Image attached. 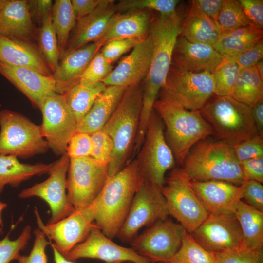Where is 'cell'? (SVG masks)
Returning a JSON list of instances; mask_svg holds the SVG:
<instances>
[{"label":"cell","mask_w":263,"mask_h":263,"mask_svg":"<svg viewBox=\"0 0 263 263\" xmlns=\"http://www.w3.org/2000/svg\"><path fill=\"white\" fill-rule=\"evenodd\" d=\"M182 19L176 12L152 19L149 34L153 51L150 67L142 89V105L136 141L141 143L153 111V105L165 84L171 66L174 46L181 31Z\"/></svg>","instance_id":"6da1fadb"},{"label":"cell","mask_w":263,"mask_h":263,"mask_svg":"<svg viewBox=\"0 0 263 263\" xmlns=\"http://www.w3.org/2000/svg\"><path fill=\"white\" fill-rule=\"evenodd\" d=\"M144 179L137 159L109 177L94 200L87 208L96 225L108 237H116L134 196Z\"/></svg>","instance_id":"7a4b0ae2"},{"label":"cell","mask_w":263,"mask_h":263,"mask_svg":"<svg viewBox=\"0 0 263 263\" xmlns=\"http://www.w3.org/2000/svg\"><path fill=\"white\" fill-rule=\"evenodd\" d=\"M142 89L127 87L114 112L101 130L112 139L113 151L108 164V176L120 171L134 151L142 105Z\"/></svg>","instance_id":"3957f363"},{"label":"cell","mask_w":263,"mask_h":263,"mask_svg":"<svg viewBox=\"0 0 263 263\" xmlns=\"http://www.w3.org/2000/svg\"><path fill=\"white\" fill-rule=\"evenodd\" d=\"M182 165V171L190 181L220 180L239 186L245 181L232 147L220 140L199 141Z\"/></svg>","instance_id":"277c9868"},{"label":"cell","mask_w":263,"mask_h":263,"mask_svg":"<svg viewBox=\"0 0 263 263\" xmlns=\"http://www.w3.org/2000/svg\"><path fill=\"white\" fill-rule=\"evenodd\" d=\"M153 110L163 122L166 140L178 164L182 165L195 144L214 134L200 110H187L161 99L155 101Z\"/></svg>","instance_id":"5b68a950"},{"label":"cell","mask_w":263,"mask_h":263,"mask_svg":"<svg viewBox=\"0 0 263 263\" xmlns=\"http://www.w3.org/2000/svg\"><path fill=\"white\" fill-rule=\"evenodd\" d=\"M200 111L219 140L232 147L258 134L251 108L231 95L209 99Z\"/></svg>","instance_id":"8992f818"},{"label":"cell","mask_w":263,"mask_h":263,"mask_svg":"<svg viewBox=\"0 0 263 263\" xmlns=\"http://www.w3.org/2000/svg\"><path fill=\"white\" fill-rule=\"evenodd\" d=\"M0 154L26 159L49 149L40 126L18 112L0 111Z\"/></svg>","instance_id":"52a82bcc"},{"label":"cell","mask_w":263,"mask_h":263,"mask_svg":"<svg viewBox=\"0 0 263 263\" xmlns=\"http://www.w3.org/2000/svg\"><path fill=\"white\" fill-rule=\"evenodd\" d=\"M160 189L169 215L188 232H192L207 217L208 211L181 169H173Z\"/></svg>","instance_id":"ba28073f"},{"label":"cell","mask_w":263,"mask_h":263,"mask_svg":"<svg viewBox=\"0 0 263 263\" xmlns=\"http://www.w3.org/2000/svg\"><path fill=\"white\" fill-rule=\"evenodd\" d=\"M164 124L153 110L137 160L144 180L160 188L165 174L175 163L173 154L165 139Z\"/></svg>","instance_id":"9c48e42d"},{"label":"cell","mask_w":263,"mask_h":263,"mask_svg":"<svg viewBox=\"0 0 263 263\" xmlns=\"http://www.w3.org/2000/svg\"><path fill=\"white\" fill-rule=\"evenodd\" d=\"M160 92V99L187 110H200L214 94L213 77L209 72H188L171 66Z\"/></svg>","instance_id":"30bf717a"},{"label":"cell","mask_w":263,"mask_h":263,"mask_svg":"<svg viewBox=\"0 0 263 263\" xmlns=\"http://www.w3.org/2000/svg\"><path fill=\"white\" fill-rule=\"evenodd\" d=\"M67 197L75 210H83L96 198L109 176L108 163L91 157L70 158Z\"/></svg>","instance_id":"8fae6325"},{"label":"cell","mask_w":263,"mask_h":263,"mask_svg":"<svg viewBox=\"0 0 263 263\" xmlns=\"http://www.w3.org/2000/svg\"><path fill=\"white\" fill-rule=\"evenodd\" d=\"M168 215L165 199L160 189L144 180L134 196L116 237L123 242L130 243L142 228L149 227Z\"/></svg>","instance_id":"7c38bea8"},{"label":"cell","mask_w":263,"mask_h":263,"mask_svg":"<svg viewBox=\"0 0 263 263\" xmlns=\"http://www.w3.org/2000/svg\"><path fill=\"white\" fill-rule=\"evenodd\" d=\"M186 231L180 224L166 218L148 227L130 244L152 263L168 262L179 250Z\"/></svg>","instance_id":"4fadbf2b"},{"label":"cell","mask_w":263,"mask_h":263,"mask_svg":"<svg viewBox=\"0 0 263 263\" xmlns=\"http://www.w3.org/2000/svg\"><path fill=\"white\" fill-rule=\"evenodd\" d=\"M70 158L66 153L50 164L49 177L44 181L22 190L20 198L38 197L49 205L51 216L47 224L56 223L72 214L75 209L68 200L67 174Z\"/></svg>","instance_id":"5bb4252c"},{"label":"cell","mask_w":263,"mask_h":263,"mask_svg":"<svg viewBox=\"0 0 263 263\" xmlns=\"http://www.w3.org/2000/svg\"><path fill=\"white\" fill-rule=\"evenodd\" d=\"M40 110L43 119L40 126L49 149L57 156L66 154L77 124L64 96L57 93L49 95Z\"/></svg>","instance_id":"9a60e30c"},{"label":"cell","mask_w":263,"mask_h":263,"mask_svg":"<svg viewBox=\"0 0 263 263\" xmlns=\"http://www.w3.org/2000/svg\"><path fill=\"white\" fill-rule=\"evenodd\" d=\"M190 234L203 248L213 253L243 245L242 230L235 215L231 211L209 213Z\"/></svg>","instance_id":"2e32d148"},{"label":"cell","mask_w":263,"mask_h":263,"mask_svg":"<svg viewBox=\"0 0 263 263\" xmlns=\"http://www.w3.org/2000/svg\"><path fill=\"white\" fill-rule=\"evenodd\" d=\"M34 213L38 228L54 241L51 244L64 257L86 239L95 224L93 215L87 207L75 210L67 217L52 224L44 225L36 207Z\"/></svg>","instance_id":"e0dca14e"},{"label":"cell","mask_w":263,"mask_h":263,"mask_svg":"<svg viewBox=\"0 0 263 263\" xmlns=\"http://www.w3.org/2000/svg\"><path fill=\"white\" fill-rule=\"evenodd\" d=\"M105 235L94 224L88 236L75 245L65 257L74 261L81 258L96 259L106 263H152L132 248L121 246Z\"/></svg>","instance_id":"ac0fdd59"},{"label":"cell","mask_w":263,"mask_h":263,"mask_svg":"<svg viewBox=\"0 0 263 263\" xmlns=\"http://www.w3.org/2000/svg\"><path fill=\"white\" fill-rule=\"evenodd\" d=\"M153 51V42L149 33L102 82L106 86L126 88L139 85L148 74Z\"/></svg>","instance_id":"d6986e66"},{"label":"cell","mask_w":263,"mask_h":263,"mask_svg":"<svg viewBox=\"0 0 263 263\" xmlns=\"http://www.w3.org/2000/svg\"><path fill=\"white\" fill-rule=\"evenodd\" d=\"M0 73L22 92L36 108H40L47 96L56 92L53 76L35 70L0 62Z\"/></svg>","instance_id":"ffe728a7"},{"label":"cell","mask_w":263,"mask_h":263,"mask_svg":"<svg viewBox=\"0 0 263 263\" xmlns=\"http://www.w3.org/2000/svg\"><path fill=\"white\" fill-rule=\"evenodd\" d=\"M223 58L212 46L190 42L179 35L173 52L171 66L188 72L211 73Z\"/></svg>","instance_id":"44dd1931"},{"label":"cell","mask_w":263,"mask_h":263,"mask_svg":"<svg viewBox=\"0 0 263 263\" xmlns=\"http://www.w3.org/2000/svg\"><path fill=\"white\" fill-rule=\"evenodd\" d=\"M115 1L101 0L90 14L76 20L68 43L66 53L98 41L112 17L117 11Z\"/></svg>","instance_id":"7402d4cb"},{"label":"cell","mask_w":263,"mask_h":263,"mask_svg":"<svg viewBox=\"0 0 263 263\" xmlns=\"http://www.w3.org/2000/svg\"><path fill=\"white\" fill-rule=\"evenodd\" d=\"M190 184L209 214L233 211L242 200L241 185L220 180H191Z\"/></svg>","instance_id":"603a6c76"},{"label":"cell","mask_w":263,"mask_h":263,"mask_svg":"<svg viewBox=\"0 0 263 263\" xmlns=\"http://www.w3.org/2000/svg\"><path fill=\"white\" fill-rule=\"evenodd\" d=\"M102 47L97 41L65 54L53 75L56 93L63 94L70 88L79 83L90 61Z\"/></svg>","instance_id":"cb8c5ba5"},{"label":"cell","mask_w":263,"mask_h":263,"mask_svg":"<svg viewBox=\"0 0 263 263\" xmlns=\"http://www.w3.org/2000/svg\"><path fill=\"white\" fill-rule=\"evenodd\" d=\"M0 62L53 76L39 49L29 41L11 39L0 35Z\"/></svg>","instance_id":"d4e9b609"},{"label":"cell","mask_w":263,"mask_h":263,"mask_svg":"<svg viewBox=\"0 0 263 263\" xmlns=\"http://www.w3.org/2000/svg\"><path fill=\"white\" fill-rule=\"evenodd\" d=\"M152 19L150 11L133 10L115 13L98 40L103 46L108 41L120 38L144 37L149 35Z\"/></svg>","instance_id":"484cf974"},{"label":"cell","mask_w":263,"mask_h":263,"mask_svg":"<svg viewBox=\"0 0 263 263\" xmlns=\"http://www.w3.org/2000/svg\"><path fill=\"white\" fill-rule=\"evenodd\" d=\"M34 32L28 0H7L0 10V35L29 41Z\"/></svg>","instance_id":"4316f807"},{"label":"cell","mask_w":263,"mask_h":263,"mask_svg":"<svg viewBox=\"0 0 263 263\" xmlns=\"http://www.w3.org/2000/svg\"><path fill=\"white\" fill-rule=\"evenodd\" d=\"M126 89L120 86H107L77 125L76 132L91 135L101 130L114 112Z\"/></svg>","instance_id":"83f0119b"},{"label":"cell","mask_w":263,"mask_h":263,"mask_svg":"<svg viewBox=\"0 0 263 263\" xmlns=\"http://www.w3.org/2000/svg\"><path fill=\"white\" fill-rule=\"evenodd\" d=\"M222 34L217 22L191 0L186 16L182 20L180 36L190 42L213 46Z\"/></svg>","instance_id":"f1b7e54d"},{"label":"cell","mask_w":263,"mask_h":263,"mask_svg":"<svg viewBox=\"0 0 263 263\" xmlns=\"http://www.w3.org/2000/svg\"><path fill=\"white\" fill-rule=\"evenodd\" d=\"M240 226L243 246L257 250L263 246V212L247 204L242 200L233 211Z\"/></svg>","instance_id":"f546056e"},{"label":"cell","mask_w":263,"mask_h":263,"mask_svg":"<svg viewBox=\"0 0 263 263\" xmlns=\"http://www.w3.org/2000/svg\"><path fill=\"white\" fill-rule=\"evenodd\" d=\"M50 168V164H25L16 156L0 154V194L5 185L18 187L34 176L48 174Z\"/></svg>","instance_id":"4dcf8cb0"},{"label":"cell","mask_w":263,"mask_h":263,"mask_svg":"<svg viewBox=\"0 0 263 263\" xmlns=\"http://www.w3.org/2000/svg\"><path fill=\"white\" fill-rule=\"evenodd\" d=\"M263 30L254 25L223 32L213 46L223 56L234 57L263 39Z\"/></svg>","instance_id":"1f68e13d"},{"label":"cell","mask_w":263,"mask_h":263,"mask_svg":"<svg viewBox=\"0 0 263 263\" xmlns=\"http://www.w3.org/2000/svg\"><path fill=\"white\" fill-rule=\"evenodd\" d=\"M107 86L102 82L90 84L78 83L62 95L78 125Z\"/></svg>","instance_id":"d6a6232c"},{"label":"cell","mask_w":263,"mask_h":263,"mask_svg":"<svg viewBox=\"0 0 263 263\" xmlns=\"http://www.w3.org/2000/svg\"><path fill=\"white\" fill-rule=\"evenodd\" d=\"M51 18L57 39L59 58L61 59L65 54L71 33L76 23L71 0H55Z\"/></svg>","instance_id":"836d02e7"},{"label":"cell","mask_w":263,"mask_h":263,"mask_svg":"<svg viewBox=\"0 0 263 263\" xmlns=\"http://www.w3.org/2000/svg\"><path fill=\"white\" fill-rule=\"evenodd\" d=\"M230 95L251 108L263 99V80L255 66L247 69L240 68Z\"/></svg>","instance_id":"e575fe53"},{"label":"cell","mask_w":263,"mask_h":263,"mask_svg":"<svg viewBox=\"0 0 263 263\" xmlns=\"http://www.w3.org/2000/svg\"><path fill=\"white\" fill-rule=\"evenodd\" d=\"M240 70L234 57L223 56L222 62L211 73L216 96L230 95Z\"/></svg>","instance_id":"d590c367"},{"label":"cell","mask_w":263,"mask_h":263,"mask_svg":"<svg viewBox=\"0 0 263 263\" xmlns=\"http://www.w3.org/2000/svg\"><path fill=\"white\" fill-rule=\"evenodd\" d=\"M169 263H216L215 253L210 252L200 245L186 231L181 245Z\"/></svg>","instance_id":"8d00e7d4"},{"label":"cell","mask_w":263,"mask_h":263,"mask_svg":"<svg viewBox=\"0 0 263 263\" xmlns=\"http://www.w3.org/2000/svg\"><path fill=\"white\" fill-rule=\"evenodd\" d=\"M39 50L53 74L59 66V53L56 35L51 15L42 24L38 35Z\"/></svg>","instance_id":"74e56055"},{"label":"cell","mask_w":263,"mask_h":263,"mask_svg":"<svg viewBox=\"0 0 263 263\" xmlns=\"http://www.w3.org/2000/svg\"><path fill=\"white\" fill-rule=\"evenodd\" d=\"M223 33L239 27L253 25L244 13L238 0H224L217 18Z\"/></svg>","instance_id":"f35d334b"},{"label":"cell","mask_w":263,"mask_h":263,"mask_svg":"<svg viewBox=\"0 0 263 263\" xmlns=\"http://www.w3.org/2000/svg\"><path fill=\"white\" fill-rule=\"evenodd\" d=\"M179 0H122L116 6L117 10H155L160 15H170L176 12Z\"/></svg>","instance_id":"ab89813d"},{"label":"cell","mask_w":263,"mask_h":263,"mask_svg":"<svg viewBox=\"0 0 263 263\" xmlns=\"http://www.w3.org/2000/svg\"><path fill=\"white\" fill-rule=\"evenodd\" d=\"M10 233L0 240V263H10L16 260L31 237V227L30 225L24 227L20 235L14 240L9 239Z\"/></svg>","instance_id":"60d3db41"},{"label":"cell","mask_w":263,"mask_h":263,"mask_svg":"<svg viewBox=\"0 0 263 263\" xmlns=\"http://www.w3.org/2000/svg\"><path fill=\"white\" fill-rule=\"evenodd\" d=\"M113 69L112 63L103 56L99 50L94 56L81 76L79 83L90 84L102 82Z\"/></svg>","instance_id":"b9f144b4"},{"label":"cell","mask_w":263,"mask_h":263,"mask_svg":"<svg viewBox=\"0 0 263 263\" xmlns=\"http://www.w3.org/2000/svg\"><path fill=\"white\" fill-rule=\"evenodd\" d=\"M215 253L216 263H263L262 250H255L243 245Z\"/></svg>","instance_id":"7bdbcfd3"},{"label":"cell","mask_w":263,"mask_h":263,"mask_svg":"<svg viewBox=\"0 0 263 263\" xmlns=\"http://www.w3.org/2000/svg\"><path fill=\"white\" fill-rule=\"evenodd\" d=\"M147 36L113 39L105 44L100 51L110 62L113 63L124 54L132 49Z\"/></svg>","instance_id":"ee69618b"},{"label":"cell","mask_w":263,"mask_h":263,"mask_svg":"<svg viewBox=\"0 0 263 263\" xmlns=\"http://www.w3.org/2000/svg\"><path fill=\"white\" fill-rule=\"evenodd\" d=\"M34 234L35 238L30 254H19L16 259L18 263H48L46 248L52 242L47 240L46 235L39 228L34 230Z\"/></svg>","instance_id":"f6af8a7d"},{"label":"cell","mask_w":263,"mask_h":263,"mask_svg":"<svg viewBox=\"0 0 263 263\" xmlns=\"http://www.w3.org/2000/svg\"><path fill=\"white\" fill-rule=\"evenodd\" d=\"M232 148L239 162L263 157V138L257 134L235 145Z\"/></svg>","instance_id":"bcb514c9"},{"label":"cell","mask_w":263,"mask_h":263,"mask_svg":"<svg viewBox=\"0 0 263 263\" xmlns=\"http://www.w3.org/2000/svg\"><path fill=\"white\" fill-rule=\"evenodd\" d=\"M91 136L93 147L91 157L108 164L113 149L112 139L101 130L93 133Z\"/></svg>","instance_id":"7dc6e473"},{"label":"cell","mask_w":263,"mask_h":263,"mask_svg":"<svg viewBox=\"0 0 263 263\" xmlns=\"http://www.w3.org/2000/svg\"><path fill=\"white\" fill-rule=\"evenodd\" d=\"M93 148L91 135L86 133L75 132L68 143L66 154L69 158L91 157Z\"/></svg>","instance_id":"c3c4849f"},{"label":"cell","mask_w":263,"mask_h":263,"mask_svg":"<svg viewBox=\"0 0 263 263\" xmlns=\"http://www.w3.org/2000/svg\"><path fill=\"white\" fill-rule=\"evenodd\" d=\"M253 180H246L242 185V199L254 208L263 212V186Z\"/></svg>","instance_id":"681fc988"},{"label":"cell","mask_w":263,"mask_h":263,"mask_svg":"<svg viewBox=\"0 0 263 263\" xmlns=\"http://www.w3.org/2000/svg\"><path fill=\"white\" fill-rule=\"evenodd\" d=\"M263 57V40H259L254 45L234 56L241 69L254 67Z\"/></svg>","instance_id":"f907efd6"},{"label":"cell","mask_w":263,"mask_h":263,"mask_svg":"<svg viewBox=\"0 0 263 263\" xmlns=\"http://www.w3.org/2000/svg\"><path fill=\"white\" fill-rule=\"evenodd\" d=\"M238 1L245 16L252 24L263 29V0H239Z\"/></svg>","instance_id":"816d5d0a"},{"label":"cell","mask_w":263,"mask_h":263,"mask_svg":"<svg viewBox=\"0 0 263 263\" xmlns=\"http://www.w3.org/2000/svg\"><path fill=\"white\" fill-rule=\"evenodd\" d=\"M245 180H253L263 182V157L251 159L240 162Z\"/></svg>","instance_id":"f5cc1de1"},{"label":"cell","mask_w":263,"mask_h":263,"mask_svg":"<svg viewBox=\"0 0 263 263\" xmlns=\"http://www.w3.org/2000/svg\"><path fill=\"white\" fill-rule=\"evenodd\" d=\"M30 11L37 21L42 24L50 17L53 5L51 0H28Z\"/></svg>","instance_id":"db71d44e"},{"label":"cell","mask_w":263,"mask_h":263,"mask_svg":"<svg viewBox=\"0 0 263 263\" xmlns=\"http://www.w3.org/2000/svg\"><path fill=\"white\" fill-rule=\"evenodd\" d=\"M101 0H72L71 3L76 20L92 12Z\"/></svg>","instance_id":"11a10c76"},{"label":"cell","mask_w":263,"mask_h":263,"mask_svg":"<svg viewBox=\"0 0 263 263\" xmlns=\"http://www.w3.org/2000/svg\"><path fill=\"white\" fill-rule=\"evenodd\" d=\"M192 1L203 12L217 23L218 16L224 0H194Z\"/></svg>","instance_id":"9f6ffc18"},{"label":"cell","mask_w":263,"mask_h":263,"mask_svg":"<svg viewBox=\"0 0 263 263\" xmlns=\"http://www.w3.org/2000/svg\"><path fill=\"white\" fill-rule=\"evenodd\" d=\"M251 113L258 134L263 138V99L260 100L251 107Z\"/></svg>","instance_id":"6f0895ef"},{"label":"cell","mask_w":263,"mask_h":263,"mask_svg":"<svg viewBox=\"0 0 263 263\" xmlns=\"http://www.w3.org/2000/svg\"><path fill=\"white\" fill-rule=\"evenodd\" d=\"M54 254V259L55 263H76L73 261L67 260L64 256L60 254L51 244Z\"/></svg>","instance_id":"680465c9"},{"label":"cell","mask_w":263,"mask_h":263,"mask_svg":"<svg viewBox=\"0 0 263 263\" xmlns=\"http://www.w3.org/2000/svg\"><path fill=\"white\" fill-rule=\"evenodd\" d=\"M7 205L6 203L0 201V234L3 233V220L2 219V212L6 207Z\"/></svg>","instance_id":"91938a15"},{"label":"cell","mask_w":263,"mask_h":263,"mask_svg":"<svg viewBox=\"0 0 263 263\" xmlns=\"http://www.w3.org/2000/svg\"><path fill=\"white\" fill-rule=\"evenodd\" d=\"M260 77L263 80V60L259 61L255 66Z\"/></svg>","instance_id":"94428289"},{"label":"cell","mask_w":263,"mask_h":263,"mask_svg":"<svg viewBox=\"0 0 263 263\" xmlns=\"http://www.w3.org/2000/svg\"><path fill=\"white\" fill-rule=\"evenodd\" d=\"M7 0H0V10L2 8Z\"/></svg>","instance_id":"6125c7cd"},{"label":"cell","mask_w":263,"mask_h":263,"mask_svg":"<svg viewBox=\"0 0 263 263\" xmlns=\"http://www.w3.org/2000/svg\"><path fill=\"white\" fill-rule=\"evenodd\" d=\"M153 263H169L168 262H155Z\"/></svg>","instance_id":"be15d7a7"},{"label":"cell","mask_w":263,"mask_h":263,"mask_svg":"<svg viewBox=\"0 0 263 263\" xmlns=\"http://www.w3.org/2000/svg\"><path fill=\"white\" fill-rule=\"evenodd\" d=\"M123 263H134V262H130V261H129V262H124Z\"/></svg>","instance_id":"e7e4bbea"}]
</instances>
